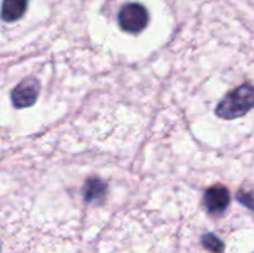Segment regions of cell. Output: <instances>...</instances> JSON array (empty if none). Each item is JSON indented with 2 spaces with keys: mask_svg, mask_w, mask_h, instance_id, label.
I'll return each mask as SVG.
<instances>
[{
  "mask_svg": "<svg viewBox=\"0 0 254 253\" xmlns=\"http://www.w3.org/2000/svg\"><path fill=\"white\" fill-rule=\"evenodd\" d=\"M118 22L123 31L138 34L148 26L149 12L146 7L139 2H128L119 11Z\"/></svg>",
  "mask_w": 254,
  "mask_h": 253,
  "instance_id": "2",
  "label": "cell"
},
{
  "mask_svg": "<svg viewBox=\"0 0 254 253\" xmlns=\"http://www.w3.org/2000/svg\"><path fill=\"white\" fill-rule=\"evenodd\" d=\"M254 108V86L242 84L226 94L216 107V116L222 119H236Z\"/></svg>",
  "mask_w": 254,
  "mask_h": 253,
  "instance_id": "1",
  "label": "cell"
},
{
  "mask_svg": "<svg viewBox=\"0 0 254 253\" xmlns=\"http://www.w3.org/2000/svg\"><path fill=\"white\" fill-rule=\"evenodd\" d=\"M107 193V185L106 183L101 180V179H89L87 180L86 186H84V200L87 202H92V201L99 200V198L104 197Z\"/></svg>",
  "mask_w": 254,
  "mask_h": 253,
  "instance_id": "6",
  "label": "cell"
},
{
  "mask_svg": "<svg viewBox=\"0 0 254 253\" xmlns=\"http://www.w3.org/2000/svg\"><path fill=\"white\" fill-rule=\"evenodd\" d=\"M231 202L230 191L223 185H213L205 191L203 205L211 215H221L227 210Z\"/></svg>",
  "mask_w": 254,
  "mask_h": 253,
  "instance_id": "4",
  "label": "cell"
},
{
  "mask_svg": "<svg viewBox=\"0 0 254 253\" xmlns=\"http://www.w3.org/2000/svg\"><path fill=\"white\" fill-rule=\"evenodd\" d=\"M40 92V82L35 77H26L16 84L11 91L12 106L16 108H27L37 101Z\"/></svg>",
  "mask_w": 254,
  "mask_h": 253,
  "instance_id": "3",
  "label": "cell"
},
{
  "mask_svg": "<svg viewBox=\"0 0 254 253\" xmlns=\"http://www.w3.org/2000/svg\"><path fill=\"white\" fill-rule=\"evenodd\" d=\"M27 9V0H2L1 16L6 22L19 20Z\"/></svg>",
  "mask_w": 254,
  "mask_h": 253,
  "instance_id": "5",
  "label": "cell"
},
{
  "mask_svg": "<svg viewBox=\"0 0 254 253\" xmlns=\"http://www.w3.org/2000/svg\"><path fill=\"white\" fill-rule=\"evenodd\" d=\"M201 243L203 247L211 253H223L225 252V243L221 238L213 233H205L201 237Z\"/></svg>",
  "mask_w": 254,
  "mask_h": 253,
  "instance_id": "7",
  "label": "cell"
}]
</instances>
